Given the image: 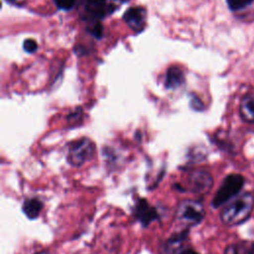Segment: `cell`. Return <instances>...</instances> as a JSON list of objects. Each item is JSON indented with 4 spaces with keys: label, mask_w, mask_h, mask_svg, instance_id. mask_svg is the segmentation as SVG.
Masks as SVG:
<instances>
[{
    "label": "cell",
    "mask_w": 254,
    "mask_h": 254,
    "mask_svg": "<svg viewBox=\"0 0 254 254\" xmlns=\"http://www.w3.org/2000/svg\"><path fill=\"white\" fill-rule=\"evenodd\" d=\"M239 112L245 122L254 123V95L246 94L242 97Z\"/></svg>",
    "instance_id": "obj_11"
},
{
    "label": "cell",
    "mask_w": 254,
    "mask_h": 254,
    "mask_svg": "<svg viewBox=\"0 0 254 254\" xmlns=\"http://www.w3.org/2000/svg\"><path fill=\"white\" fill-rule=\"evenodd\" d=\"M42 209H43V202L36 197L25 199L22 205V210L29 219H36L37 217H39Z\"/></svg>",
    "instance_id": "obj_12"
},
{
    "label": "cell",
    "mask_w": 254,
    "mask_h": 254,
    "mask_svg": "<svg viewBox=\"0 0 254 254\" xmlns=\"http://www.w3.org/2000/svg\"><path fill=\"white\" fill-rule=\"evenodd\" d=\"M185 82V74L178 66L168 68L165 76V86L168 89H175L183 85Z\"/></svg>",
    "instance_id": "obj_9"
},
{
    "label": "cell",
    "mask_w": 254,
    "mask_h": 254,
    "mask_svg": "<svg viewBox=\"0 0 254 254\" xmlns=\"http://www.w3.org/2000/svg\"><path fill=\"white\" fill-rule=\"evenodd\" d=\"M35 254H50L48 251H46V250H42V251H38V252H36Z\"/></svg>",
    "instance_id": "obj_22"
},
{
    "label": "cell",
    "mask_w": 254,
    "mask_h": 254,
    "mask_svg": "<svg viewBox=\"0 0 254 254\" xmlns=\"http://www.w3.org/2000/svg\"><path fill=\"white\" fill-rule=\"evenodd\" d=\"M224 254H242L241 253V247L238 245H229L225 248Z\"/></svg>",
    "instance_id": "obj_18"
},
{
    "label": "cell",
    "mask_w": 254,
    "mask_h": 254,
    "mask_svg": "<svg viewBox=\"0 0 254 254\" xmlns=\"http://www.w3.org/2000/svg\"><path fill=\"white\" fill-rule=\"evenodd\" d=\"M254 206V197L251 193H243L226 205L220 212V219L228 225H237L247 220Z\"/></svg>",
    "instance_id": "obj_1"
},
{
    "label": "cell",
    "mask_w": 254,
    "mask_h": 254,
    "mask_svg": "<svg viewBox=\"0 0 254 254\" xmlns=\"http://www.w3.org/2000/svg\"><path fill=\"white\" fill-rule=\"evenodd\" d=\"M204 209L200 202L191 199L183 200L177 209V219L189 225H196L204 218Z\"/></svg>",
    "instance_id": "obj_4"
},
{
    "label": "cell",
    "mask_w": 254,
    "mask_h": 254,
    "mask_svg": "<svg viewBox=\"0 0 254 254\" xmlns=\"http://www.w3.org/2000/svg\"><path fill=\"white\" fill-rule=\"evenodd\" d=\"M213 185L211 175L203 170L192 171L189 176L190 190L194 193H204L208 191Z\"/></svg>",
    "instance_id": "obj_7"
},
{
    "label": "cell",
    "mask_w": 254,
    "mask_h": 254,
    "mask_svg": "<svg viewBox=\"0 0 254 254\" xmlns=\"http://www.w3.org/2000/svg\"><path fill=\"white\" fill-rule=\"evenodd\" d=\"M54 2L59 9L68 11L75 6L77 0H54Z\"/></svg>",
    "instance_id": "obj_15"
},
{
    "label": "cell",
    "mask_w": 254,
    "mask_h": 254,
    "mask_svg": "<svg viewBox=\"0 0 254 254\" xmlns=\"http://www.w3.org/2000/svg\"><path fill=\"white\" fill-rule=\"evenodd\" d=\"M226 2L228 8L231 11L237 12L251 5L254 2V0H226Z\"/></svg>",
    "instance_id": "obj_13"
},
{
    "label": "cell",
    "mask_w": 254,
    "mask_h": 254,
    "mask_svg": "<svg viewBox=\"0 0 254 254\" xmlns=\"http://www.w3.org/2000/svg\"><path fill=\"white\" fill-rule=\"evenodd\" d=\"M23 49L25 50V52H27L29 54H32V53H35L38 50V44L33 39H27L23 43Z\"/></svg>",
    "instance_id": "obj_17"
},
{
    "label": "cell",
    "mask_w": 254,
    "mask_h": 254,
    "mask_svg": "<svg viewBox=\"0 0 254 254\" xmlns=\"http://www.w3.org/2000/svg\"><path fill=\"white\" fill-rule=\"evenodd\" d=\"M188 234H189L188 229H185L181 232L173 234L163 245L165 253L166 254H174V253H177L178 251L181 252L182 251L181 250V247H182L181 245L187 239Z\"/></svg>",
    "instance_id": "obj_10"
},
{
    "label": "cell",
    "mask_w": 254,
    "mask_h": 254,
    "mask_svg": "<svg viewBox=\"0 0 254 254\" xmlns=\"http://www.w3.org/2000/svg\"><path fill=\"white\" fill-rule=\"evenodd\" d=\"M123 19L129 28L135 32H140L144 29L146 23V11L142 7H130L125 11Z\"/></svg>",
    "instance_id": "obj_8"
},
{
    "label": "cell",
    "mask_w": 254,
    "mask_h": 254,
    "mask_svg": "<svg viewBox=\"0 0 254 254\" xmlns=\"http://www.w3.org/2000/svg\"><path fill=\"white\" fill-rule=\"evenodd\" d=\"M190 107L193 109V110H195V111H201V110H203V108H204V105H203V103H202V101L198 98V96H196L195 94H190Z\"/></svg>",
    "instance_id": "obj_16"
},
{
    "label": "cell",
    "mask_w": 254,
    "mask_h": 254,
    "mask_svg": "<svg viewBox=\"0 0 254 254\" xmlns=\"http://www.w3.org/2000/svg\"><path fill=\"white\" fill-rule=\"evenodd\" d=\"M179 254H199V253L195 252V251L192 250V249H184V250H182Z\"/></svg>",
    "instance_id": "obj_21"
},
{
    "label": "cell",
    "mask_w": 254,
    "mask_h": 254,
    "mask_svg": "<svg viewBox=\"0 0 254 254\" xmlns=\"http://www.w3.org/2000/svg\"><path fill=\"white\" fill-rule=\"evenodd\" d=\"M115 9L116 6L107 2V0H86L81 17L84 20L95 22L112 13Z\"/></svg>",
    "instance_id": "obj_5"
},
{
    "label": "cell",
    "mask_w": 254,
    "mask_h": 254,
    "mask_svg": "<svg viewBox=\"0 0 254 254\" xmlns=\"http://www.w3.org/2000/svg\"><path fill=\"white\" fill-rule=\"evenodd\" d=\"M88 32L95 38L100 39L103 34V27L99 21L92 22L91 26L88 27Z\"/></svg>",
    "instance_id": "obj_14"
},
{
    "label": "cell",
    "mask_w": 254,
    "mask_h": 254,
    "mask_svg": "<svg viewBox=\"0 0 254 254\" xmlns=\"http://www.w3.org/2000/svg\"><path fill=\"white\" fill-rule=\"evenodd\" d=\"M244 185V178L239 174H230L226 176L218 190H216L212 200L211 206L217 208L235 196Z\"/></svg>",
    "instance_id": "obj_3"
},
{
    "label": "cell",
    "mask_w": 254,
    "mask_h": 254,
    "mask_svg": "<svg viewBox=\"0 0 254 254\" xmlns=\"http://www.w3.org/2000/svg\"><path fill=\"white\" fill-rule=\"evenodd\" d=\"M7 2H9L10 4H13V5H22L25 3L26 0H6Z\"/></svg>",
    "instance_id": "obj_20"
},
{
    "label": "cell",
    "mask_w": 254,
    "mask_h": 254,
    "mask_svg": "<svg viewBox=\"0 0 254 254\" xmlns=\"http://www.w3.org/2000/svg\"><path fill=\"white\" fill-rule=\"evenodd\" d=\"M242 254H254V243H250L247 247H241Z\"/></svg>",
    "instance_id": "obj_19"
},
{
    "label": "cell",
    "mask_w": 254,
    "mask_h": 254,
    "mask_svg": "<svg viewBox=\"0 0 254 254\" xmlns=\"http://www.w3.org/2000/svg\"><path fill=\"white\" fill-rule=\"evenodd\" d=\"M95 153V146L88 138H80L71 142L67 149L66 160L72 167H81L90 161Z\"/></svg>",
    "instance_id": "obj_2"
},
{
    "label": "cell",
    "mask_w": 254,
    "mask_h": 254,
    "mask_svg": "<svg viewBox=\"0 0 254 254\" xmlns=\"http://www.w3.org/2000/svg\"><path fill=\"white\" fill-rule=\"evenodd\" d=\"M133 215L142 226L147 227L151 222L159 218V212L156 207L151 205L145 198H138L133 208Z\"/></svg>",
    "instance_id": "obj_6"
}]
</instances>
